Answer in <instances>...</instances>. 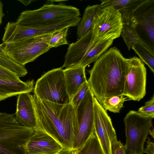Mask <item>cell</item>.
Returning <instances> with one entry per match:
<instances>
[{
    "instance_id": "obj_1",
    "label": "cell",
    "mask_w": 154,
    "mask_h": 154,
    "mask_svg": "<svg viewBox=\"0 0 154 154\" xmlns=\"http://www.w3.org/2000/svg\"><path fill=\"white\" fill-rule=\"evenodd\" d=\"M32 97L36 119V128L47 133L64 149H73L79 128L76 109L71 103L61 104Z\"/></svg>"
},
{
    "instance_id": "obj_2",
    "label": "cell",
    "mask_w": 154,
    "mask_h": 154,
    "mask_svg": "<svg viewBox=\"0 0 154 154\" xmlns=\"http://www.w3.org/2000/svg\"><path fill=\"white\" fill-rule=\"evenodd\" d=\"M129 59L116 47L101 55L88 71L87 80L96 99L123 95L126 77L130 69Z\"/></svg>"
},
{
    "instance_id": "obj_3",
    "label": "cell",
    "mask_w": 154,
    "mask_h": 154,
    "mask_svg": "<svg viewBox=\"0 0 154 154\" xmlns=\"http://www.w3.org/2000/svg\"><path fill=\"white\" fill-rule=\"evenodd\" d=\"M78 8L60 2L44 4L40 8L23 11L16 23L22 26L34 28H44L60 23L69 18L79 17Z\"/></svg>"
},
{
    "instance_id": "obj_4",
    "label": "cell",
    "mask_w": 154,
    "mask_h": 154,
    "mask_svg": "<svg viewBox=\"0 0 154 154\" xmlns=\"http://www.w3.org/2000/svg\"><path fill=\"white\" fill-rule=\"evenodd\" d=\"M114 39L107 38L94 41L91 28L82 37L69 45L61 67L79 65L85 67L95 62L112 45Z\"/></svg>"
},
{
    "instance_id": "obj_5",
    "label": "cell",
    "mask_w": 154,
    "mask_h": 154,
    "mask_svg": "<svg viewBox=\"0 0 154 154\" xmlns=\"http://www.w3.org/2000/svg\"><path fill=\"white\" fill-rule=\"evenodd\" d=\"M53 33L30 37L5 44L4 51L9 58L17 64L24 66L51 48L49 43Z\"/></svg>"
},
{
    "instance_id": "obj_6",
    "label": "cell",
    "mask_w": 154,
    "mask_h": 154,
    "mask_svg": "<svg viewBox=\"0 0 154 154\" xmlns=\"http://www.w3.org/2000/svg\"><path fill=\"white\" fill-rule=\"evenodd\" d=\"M152 118L140 112L130 110L124 119L126 154H143L144 145L152 127Z\"/></svg>"
},
{
    "instance_id": "obj_7",
    "label": "cell",
    "mask_w": 154,
    "mask_h": 154,
    "mask_svg": "<svg viewBox=\"0 0 154 154\" xmlns=\"http://www.w3.org/2000/svg\"><path fill=\"white\" fill-rule=\"evenodd\" d=\"M34 94L40 99L61 104L70 103L65 84L63 69H53L44 74L36 81Z\"/></svg>"
},
{
    "instance_id": "obj_8",
    "label": "cell",
    "mask_w": 154,
    "mask_h": 154,
    "mask_svg": "<svg viewBox=\"0 0 154 154\" xmlns=\"http://www.w3.org/2000/svg\"><path fill=\"white\" fill-rule=\"evenodd\" d=\"M132 21L139 41L154 53V0H147L139 7Z\"/></svg>"
},
{
    "instance_id": "obj_9",
    "label": "cell",
    "mask_w": 154,
    "mask_h": 154,
    "mask_svg": "<svg viewBox=\"0 0 154 154\" xmlns=\"http://www.w3.org/2000/svg\"><path fill=\"white\" fill-rule=\"evenodd\" d=\"M122 26L121 15L118 11L113 8H102L91 27L93 40H114L120 36Z\"/></svg>"
},
{
    "instance_id": "obj_10",
    "label": "cell",
    "mask_w": 154,
    "mask_h": 154,
    "mask_svg": "<svg viewBox=\"0 0 154 154\" xmlns=\"http://www.w3.org/2000/svg\"><path fill=\"white\" fill-rule=\"evenodd\" d=\"M94 98L89 88L85 97L76 109L79 128L73 145V149L78 150L80 148L94 133Z\"/></svg>"
},
{
    "instance_id": "obj_11",
    "label": "cell",
    "mask_w": 154,
    "mask_h": 154,
    "mask_svg": "<svg viewBox=\"0 0 154 154\" xmlns=\"http://www.w3.org/2000/svg\"><path fill=\"white\" fill-rule=\"evenodd\" d=\"M81 20L80 17L67 19L58 24L44 28H34L19 25L15 22H8L5 28L2 38L4 44L14 42L30 37L53 33L60 29L77 26Z\"/></svg>"
},
{
    "instance_id": "obj_12",
    "label": "cell",
    "mask_w": 154,
    "mask_h": 154,
    "mask_svg": "<svg viewBox=\"0 0 154 154\" xmlns=\"http://www.w3.org/2000/svg\"><path fill=\"white\" fill-rule=\"evenodd\" d=\"M35 131L22 126L0 128V154H27V144Z\"/></svg>"
},
{
    "instance_id": "obj_13",
    "label": "cell",
    "mask_w": 154,
    "mask_h": 154,
    "mask_svg": "<svg viewBox=\"0 0 154 154\" xmlns=\"http://www.w3.org/2000/svg\"><path fill=\"white\" fill-rule=\"evenodd\" d=\"M129 60L130 69L126 78L123 95L128 100L139 101L146 94V69L138 57L134 56Z\"/></svg>"
},
{
    "instance_id": "obj_14",
    "label": "cell",
    "mask_w": 154,
    "mask_h": 154,
    "mask_svg": "<svg viewBox=\"0 0 154 154\" xmlns=\"http://www.w3.org/2000/svg\"><path fill=\"white\" fill-rule=\"evenodd\" d=\"M94 134L97 136L104 154H111L112 143L117 140L116 131L106 111L94 97Z\"/></svg>"
},
{
    "instance_id": "obj_15",
    "label": "cell",
    "mask_w": 154,
    "mask_h": 154,
    "mask_svg": "<svg viewBox=\"0 0 154 154\" xmlns=\"http://www.w3.org/2000/svg\"><path fill=\"white\" fill-rule=\"evenodd\" d=\"M63 149L49 134L37 129L35 130L26 145L27 154H56Z\"/></svg>"
},
{
    "instance_id": "obj_16",
    "label": "cell",
    "mask_w": 154,
    "mask_h": 154,
    "mask_svg": "<svg viewBox=\"0 0 154 154\" xmlns=\"http://www.w3.org/2000/svg\"><path fill=\"white\" fill-rule=\"evenodd\" d=\"M15 116L21 125L35 129L36 119L30 93H23L18 95Z\"/></svg>"
},
{
    "instance_id": "obj_17",
    "label": "cell",
    "mask_w": 154,
    "mask_h": 154,
    "mask_svg": "<svg viewBox=\"0 0 154 154\" xmlns=\"http://www.w3.org/2000/svg\"><path fill=\"white\" fill-rule=\"evenodd\" d=\"M85 68L79 65H75L63 69L66 88L70 101L80 88L87 82Z\"/></svg>"
},
{
    "instance_id": "obj_18",
    "label": "cell",
    "mask_w": 154,
    "mask_h": 154,
    "mask_svg": "<svg viewBox=\"0 0 154 154\" xmlns=\"http://www.w3.org/2000/svg\"><path fill=\"white\" fill-rule=\"evenodd\" d=\"M147 0H100L101 8H113L121 14L123 24L131 21L136 10Z\"/></svg>"
},
{
    "instance_id": "obj_19",
    "label": "cell",
    "mask_w": 154,
    "mask_h": 154,
    "mask_svg": "<svg viewBox=\"0 0 154 154\" xmlns=\"http://www.w3.org/2000/svg\"><path fill=\"white\" fill-rule=\"evenodd\" d=\"M34 81H10L0 79V101L23 93L32 92L34 89Z\"/></svg>"
},
{
    "instance_id": "obj_20",
    "label": "cell",
    "mask_w": 154,
    "mask_h": 154,
    "mask_svg": "<svg viewBox=\"0 0 154 154\" xmlns=\"http://www.w3.org/2000/svg\"><path fill=\"white\" fill-rule=\"evenodd\" d=\"M101 9L100 5L98 4L88 5L85 9L82 17L77 25V40L83 37L90 30Z\"/></svg>"
},
{
    "instance_id": "obj_21",
    "label": "cell",
    "mask_w": 154,
    "mask_h": 154,
    "mask_svg": "<svg viewBox=\"0 0 154 154\" xmlns=\"http://www.w3.org/2000/svg\"><path fill=\"white\" fill-rule=\"evenodd\" d=\"M127 97L123 95L96 99L106 111L115 113H119Z\"/></svg>"
},
{
    "instance_id": "obj_22",
    "label": "cell",
    "mask_w": 154,
    "mask_h": 154,
    "mask_svg": "<svg viewBox=\"0 0 154 154\" xmlns=\"http://www.w3.org/2000/svg\"><path fill=\"white\" fill-rule=\"evenodd\" d=\"M132 49L139 56L140 59L149 67L154 73V53L143 44L138 41L133 46Z\"/></svg>"
},
{
    "instance_id": "obj_23",
    "label": "cell",
    "mask_w": 154,
    "mask_h": 154,
    "mask_svg": "<svg viewBox=\"0 0 154 154\" xmlns=\"http://www.w3.org/2000/svg\"><path fill=\"white\" fill-rule=\"evenodd\" d=\"M78 150V154H104L97 136L92 134Z\"/></svg>"
},
{
    "instance_id": "obj_24",
    "label": "cell",
    "mask_w": 154,
    "mask_h": 154,
    "mask_svg": "<svg viewBox=\"0 0 154 154\" xmlns=\"http://www.w3.org/2000/svg\"><path fill=\"white\" fill-rule=\"evenodd\" d=\"M129 51L132 48L133 45L139 41L132 21L123 24L121 33Z\"/></svg>"
},
{
    "instance_id": "obj_25",
    "label": "cell",
    "mask_w": 154,
    "mask_h": 154,
    "mask_svg": "<svg viewBox=\"0 0 154 154\" xmlns=\"http://www.w3.org/2000/svg\"><path fill=\"white\" fill-rule=\"evenodd\" d=\"M0 66L15 73L19 77H23L27 73L24 66L17 64L7 56L0 54Z\"/></svg>"
},
{
    "instance_id": "obj_26",
    "label": "cell",
    "mask_w": 154,
    "mask_h": 154,
    "mask_svg": "<svg viewBox=\"0 0 154 154\" xmlns=\"http://www.w3.org/2000/svg\"><path fill=\"white\" fill-rule=\"evenodd\" d=\"M69 28L67 27L60 29L52 34L49 43L51 48L68 44L66 37Z\"/></svg>"
},
{
    "instance_id": "obj_27",
    "label": "cell",
    "mask_w": 154,
    "mask_h": 154,
    "mask_svg": "<svg viewBox=\"0 0 154 154\" xmlns=\"http://www.w3.org/2000/svg\"><path fill=\"white\" fill-rule=\"evenodd\" d=\"M20 126L21 125L16 121L14 114L0 112V128Z\"/></svg>"
},
{
    "instance_id": "obj_28",
    "label": "cell",
    "mask_w": 154,
    "mask_h": 154,
    "mask_svg": "<svg viewBox=\"0 0 154 154\" xmlns=\"http://www.w3.org/2000/svg\"><path fill=\"white\" fill-rule=\"evenodd\" d=\"M89 88L87 81L80 88L72 98L70 103L76 109L85 97Z\"/></svg>"
},
{
    "instance_id": "obj_29",
    "label": "cell",
    "mask_w": 154,
    "mask_h": 154,
    "mask_svg": "<svg viewBox=\"0 0 154 154\" xmlns=\"http://www.w3.org/2000/svg\"><path fill=\"white\" fill-rule=\"evenodd\" d=\"M142 114L152 118L154 117V95L146 101L145 105L140 108L138 110Z\"/></svg>"
},
{
    "instance_id": "obj_30",
    "label": "cell",
    "mask_w": 154,
    "mask_h": 154,
    "mask_svg": "<svg viewBox=\"0 0 154 154\" xmlns=\"http://www.w3.org/2000/svg\"><path fill=\"white\" fill-rule=\"evenodd\" d=\"M0 79L13 81L20 80V77L16 74L1 66Z\"/></svg>"
},
{
    "instance_id": "obj_31",
    "label": "cell",
    "mask_w": 154,
    "mask_h": 154,
    "mask_svg": "<svg viewBox=\"0 0 154 154\" xmlns=\"http://www.w3.org/2000/svg\"><path fill=\"white\" fill-rule=\"evenodd\" d=\"M111 154H126L124 146L120 141L116 140L112 143Z\"/></svg>"
},
{
    "instance_id": "obj_32",
    "label": "cell",
    "mask_w": 154,
    "mask_h": 154,
    "mask_svg": "<svg viewBox=\"0 0 154 154\" xmlns=\"http://www.w3.org/2000/svg\"><path fill=\"white\" fill-rule=\"evenodd\" d=\"M154 143L151 142L150 140H148L147 141V145L146 148L144 149L143 153L148 154H154Z\"/></svg>"
},
{
    "instance_id": "obj_33",
    "label": "cell",
    "mask_w": 154,
    "mask_h": 154,
    "mask_svg": "<svg viewBox=\"0 0 154 154\" xmlns=\"http://www.w3.org/2000/svg\"><path fill=\"white\" fill-rule=\"evenodd\" d=\"M5 15L3 11V4L0 0V25L1 24L2 19Z\"/></svg>"
},
{
    "instance_id": "obj_34",
    "label": "cell",
    "mask_w": 154,
    "mask_h": 154,
    "mask_svg": "<svg viewBox=\"0 0 154 154\" xmlns=\"http://www.w3.org/2000/svg\"><path fill=\"white\" fill-rule=\"evenodd\" d=\"M72 149H63L59 152L56 154H70Z\"/></svg>"
},
{
    "instance_id": "obj_35",
    "label": "cell",
    "mask_w": 154,
    "mask_h": 154,
    "mask_svg": "<svg viewBox=\"0 0 154 154\" xmlns=\"http://www.w3.org/2000/svg\"><path fill=\"white\" fill-rule=\"evenodd\" d=\"M4 46L5 44L3 43L0 44V54L7 56L4 50Z\"/></svg>"
},
{
    "instance_id": "obj_36",
    "label": "cell",
    "mask_w": 154,
    "mask_h": 154,
    "mask_svg": "<svg viewBox=\"0 0 154 154\" xmlns=\"http://www.w3.org/2000/svg\"><path fill=\"white\" fill-rule=\"evenodd\" d=\"M18 1H20L23 3L24 5L26 6L30 4L32 2L34 1V0H18Z\"/></svg>"
},
{
    "instance_id": "obj_37",
    "label": "cell",
    "mask_w": 154,
    "mask_h": 154,
    "mask_svg": "<svg viewBox=\"0 0 154 154\" xmlns=\"http://www.w3.org/2000/svg\"><path fill=\"white\" fill-rule=\"evenodd\" d=\"M154 128H151L149 131V134H150L154 138Z\"/></svg>"
},
{
    "instance_id": "obj_38",
    "label": "cell",
    "mask_w": 154,
    "mask_h": 154,
    "mask_svg": "<svg viewBox=\"0 0 154 154\" xmlns=\"http://www.w3.org/2000/svg\"><path fill=\"white\" fill-rule=\"evenodd\" d=\"M70 154H78V150L72 149Z\"/></svg>"
}]
</instances>
